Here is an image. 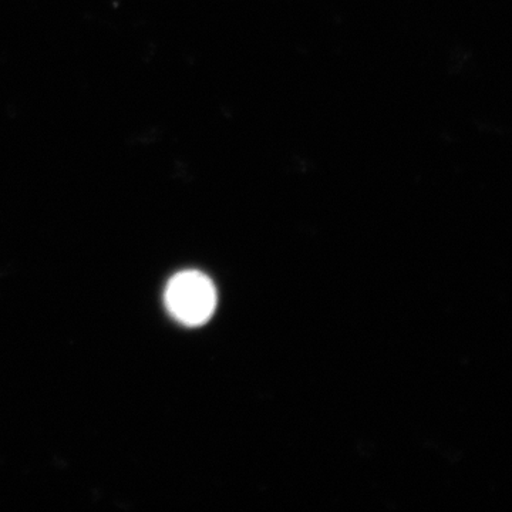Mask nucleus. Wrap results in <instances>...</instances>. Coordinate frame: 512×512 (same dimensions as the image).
<instances>
[{
  "instance_id": "nucleus-1",
  "label": "nucleus",
  "mask_w": 512,
  "mask_h": 512,
  "mask_svg": "<svg viewBox=\"0 0 512 512\" xmlns=\"http://www.w3.org/2000/svg\"><path fill=\"white\" fill-rule=\"evenodd\" d=\"M165 306L178 322L201 326L217 308V291L207 275L197 271L180 272L171 278L164 293Z\"/></svg>"
}]
</instances>
